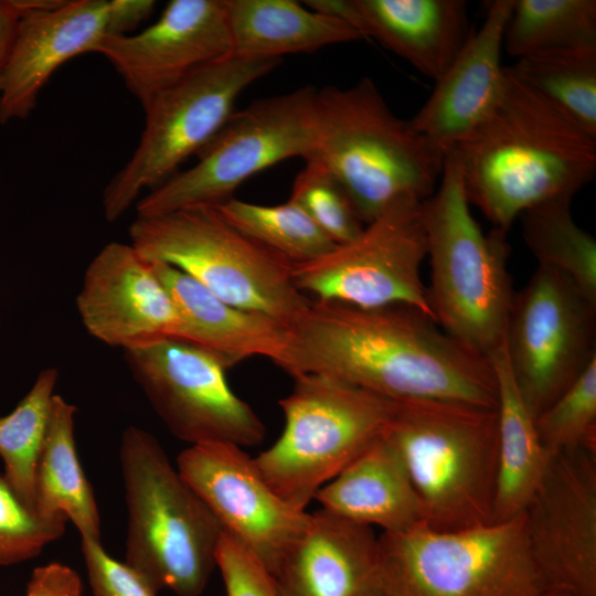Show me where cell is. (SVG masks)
<instances>
[{"label":"cell","instance_id":"1","mask_svg":"<svg viewBox=\"0 0 596 596\" xmlns=\"http://www.w3.org/2000/svg\"><path fill=\"white\" fill-rule=\"evenodd\" d=\"M280 369L332 376L394 402L441 401L497 408L488 358L402 304L361 308L311 300L288 327Z\"/></svg>","mask_w":596,"mask_h":596},{"label":"cell","instance_id":"2","mask_svg":"<svg viewBox=\"0 0 596 596\" xmlns=\"http://www.w3.org/2000/svg\"><path fill=\"white\" fill-rule=\"evenodd\" d=\"M451 151L469 203L504 232L534 205L572 200L596 172V136L511 66L489 113Z\"/></svg>","mask_w":596,"mask_h":596},{"label":"cell","instance_id":"3","mask_svg":"<svg viewBox=\"0 0 596 596\" xmlns=\"http://www.w3.org/2000/svg\"><path fill=\"white\" fill-rule=\"evenodd\" d=\"M383 436L405 468L422 522L438 531L493 523L497 408L441 401L394 402Z\"/></svg>","mask_w":596,"mask_h":596},{"label":"cell","instance_id":"4","mask_svg":"<svg viewBox=\"0 0 596 596\" xmlns=\"http://www.w3.org/2000/svg\"><path fill=\"white\" fill-rule=\"evenodd\" d=\"M430 279L427 298L435 322L488 358L503 341L514 290L508 269L507 232L483 233L467 199L454 151L440 183L422 202Z\"/></svg>","mask_w":596,"mask_h":596},{"label":"cell","instance_id":"5","mask_svg":"<svg viewBox=\"0 0 596 596\" xmlns=\"http://www.w3.org/2000/svg\"><path fill=\"white\" fill-rule=\"evenodd\" d=\"M309 159L338 179L364 224L400 198L426 200L444 164L409 120L390 109L370 77L348 88L317 91L316 143Z\"/></svg>","mask_w":596,"mask_h":596},{"label":"cell","instance_id":"6","mask_svg":"<svg viewBox=\"0 0 596 596\" xmlns=\"http://www.w3.org/2000/svg\"><path fill=\"white\" fill-rule=\"evenodd\" d=\"M119 458L128 515L125 563L157 593L199 596L216 566L221 525L148 432L127 427Z\"/></svg>","mask_w":596,"mask_h":596},{"label":"cell","instance_id":"7","mask_svg":"<svg viewBox=\"0 0 596 596\" xmlns=\"http://www.w3.org/2000/svg\"><path fill=\"white\" fill-rule=\"evenodd\" d=\"M128 233L147 262L170 265L223 301L287 328L311 304L296 287L291 264L235 228L215 206L137 215Z\"/></svg>","mask_w":596,"mask_h":596},{"label":"cell","instance_id":"8","mask_svg":"<svg viewBox=\"0 0 596 596\" xmlns=\"http://www.w3.org/2000/svg\"><path fill=\"white\" fill-rule=\"evenodd\" d=\"M377 596H541L523 512L501 522L438 531L418 522L377 536Z\"/></svg>","mask_w":596,"mask_h":596},{"label":"cell","instance_id":"9","mask_svg":"<svg viewBox=\"0 0 596 596\" xmlns=\"http://www.w3.org/2000/svg\"><path fill=\"white\" fill-rule=\"evenodd\" d=\"M294 380L291 392L278 402L283 433L253 458L270 488L306 511L326 483L382 436L394 401L328 375Z\"/></svg>","mask_w":596,"mask_h":596},{"label":"cell","instance_id":"10","mask_svg":"<svg viewBox=\"0 0 596 596\" xmlns=\"http://www.w3.org/2000/svg\"><path fill=\"white\" fill-rule=\"evenodd\" d=\"M279 64L276 58L231 54L152 95L142 105L145 127L136 150L104 189L106 220H118L141 191H151L175 174L224 126L241 93Z\"/></svg>","mask_w":596,"mask_h":596},{"label":"cell","instance_id":"11","mask_svg":"<svg viewBox=\"0 0 596 596\" xmlns=\"http://www.w3.org/2000/svg\"><path fill=\"white\" fill-rule=\"evenodd\" d=\"M317 91L306 85L234 111L196 153L194 166L138 201L137 215L215 206L233 198L252 175L289 158L309 159L316 143Z\"/></svg>","mask_w":596,"mask_h":596},{"label":"cell","instance_id":"12","mask_svg":"<svg viewBox=\"0 0 596 596\" xmlns=\"http://www.w3.org/2000/svg\"><path fill=\"white\" fill-rule=\"evenodd\" d=\"M422 202L400 198L354 240L315 259L292 264L296 287L318 301L361 308L408 305L434 320L421 277L427 254Z\"/></svg>","mask_w":596,"mask_h":596},{"label":"cell","instance_id":"13","mask_svg":"<svg viewBox=\"0 0 596 596\" xmlns=\"http://www.w3.org/2000/svg\"><path fill=\"white\" fill-rule=\"evenodd\" d=\"M504 343L517 389L535 419L596 359V304L560 272L538 266L514 294Z\"/></svg>","mask_w":596,"mask_h":596},{"label":"cell","instance_id":"14","mask_svg":"<svg viewBox=\"0 0 596 596\" xmlns=\"http://www.w3.org/2000/svg\"><path fill=\"white\" fill-rule=\"evenodd\" d=\"M134 380L168 429L191 445H259L266 428L230 387L223 363L179 338L124 351Z\"/></svg>","mask_w":596,"mask_h":596},{"label":"cell","instance_id":"15","mask_svg":"<svg viewBox=\"0 0 596 596\" xmlns=\"http://www.w3.org/2000/svg\"><path fill=\"white\" fill-rule=\"evenodd\" d=\"M177 469L212 512L222 531L249 551L274 575L304 532L309 513L284 501L242 447L191 445Z\"/></svg>","mask_w":596,"mask_h":596},{"label":"cell","instance_id":"16","mask_svg":"<svg viewBox=\"0 0 596 596\" xmlns=\"http://www.w3.org/2000/svg\"><path fill=\"white\" fill-rule=\"evenodd\" d=\"M522 512L528 546L547 589L596 596V451L551 455Z\"/></svg>","mask_w":596,"mask_h":596},{"label":"cell","instance_id":"17","mask_svg":"<svg viewBox=\"0 0 596 596\" xmlns=\"http://www.w3.org/2000/svg\"><path fill=\"white\" fill-rule=\"evenodd\" d=\"M96 53L143 105L193 70L232 54L224 0H172L137 34L105 36Z\"/></svg>","mask_w":596,"mask_h":596},{"label":"cell","instance_id":"18","mask_svg":"<svg viewBox=\"0 0 596 596\" xmlns=\"http://www.w3.org/2000/svg\"><path fill=\"white\" fill-rule=\"evenodd\" d=\"M76 307L86 331L124 351L178 338L180 317L167 289L131 244L110 242L88 264Z\"/></svg>","mask_w":596,"mask_h":596},{"label":"cell","instance_id":"19","mask_svg":"<svg viewBox=\"0 0 596 596\" xmlns=\"http://www.w3.org/2000/svg\"><path fill=\"white\" fill-rule=\"evenodd\" d=\"M11 53L0 84V124L25 119L53 73L95 52L106 36L107 0H21Z\"/></svg>","mask_w":596,"mask_h":596},{"label":"cell","instance_id":"20","mask_svg":"<svg viewBox=\"0 0 596 596\" xmlns=\"http://www.w3.org/2000/svg\"><path fill=\"white\" fill-rule=\"evenodd\" d=\"M514 0L487 2L480 28L467 42L416 115L413 129L444 161L486 117L498 98L504 67L501 64L503 33Z\"/></svg>","mask_w":596,"mask_h":596},{"label":"cell","instance_id":"21","mask_svg":"<svg viewBox=\"0 0 596 596\" xmlns=\"http://www.w3.org/2000/svg\"><path fill=\"white\" fill-rule=\"evenodd\" d=\"M318 11L371 36L435 82L472 30L464 0H319Z\"/></svg>","mask_w":596,"mask_h":596},{"label":"cell","instance_id":"22","mask_svg":"<svg viewBox=\"0 0 596 596\" xmlns=\"http://www.w3.org/2000/svg\"><path fill=\"white\" fill-rule=\"evenodd\" d=\"M377 562L372 526L320 509L273 577L279 596H377Z\"/></svg>","mask_w":596,"mask_h":596},{"label":"cell","instance_id":"23","mask_svg":"<svg viewBox=\"0 0 596 596\" xmlns=\"http://www.w3.org/2000/svg\"><path fill=\"white\" fill-rule=\"evenodd\" d=\"M151 264L178 310L179 339L211 352L226 370L252 356H265L280 368L288 348L286 326L223 301L170 265Z\"/></svg>","mask_w":596,"mask_h":596},{"label":"cell","instance_id":"24","mask_svg":"<svg viewBox=\"0 0 596 596\" xmlns=\"http://www.w3.org/2000/svg\"><path fill=\"white\" fill-rule=\"evenodd\" d=\"M321 509L345 520L401 532L422 521L421 508L397 454L382 436L315 496Z\"/></svg>","mask_w":596,"mask_h":596},{"label":"cell","instance_id":"25","mask_svg":"<svg viewBox=\"0 0 596 596\" xmlns=\"http://www.w3.org/2000/svg\"><path fill=\"white\" fill-rule=\"evenodd\" d=\"M224 1L235 56L280 60L362 39L348 22L292 0Z\"/></svg>","mask_w":596,"mask_h":596},{"label":"cell","instance_id":"26","mask_svg":"<svg viewBox=\"0 0 596 596\" xmlns=\"http://www.w3.org/2000/svg\"><path fill=\"white\" fill-rule=\"evenodd\" d=\"M498 385V476L493 522L520 514L539 487L551 455L514 383L504 339L488 356Z\"/></svg>","mask_w":596,"mask_h":596},{"label":"cell","instance_id":"27","mask_svg":"<svg viewBox=\"0 0 596 596\" xmlns=\"http://www.w3.org/2000/svg\"><path fill=\"white\" fill-rule=\"evenodd\" d=\"M77 408L54 394L35 475V508L45 517H64L82 538L100 541V519L93 488L81 466L75 437Z\"/></svg>","mask_w":596,"mask_h":596},{"label":"cell","instance_id":"28","mask_svg":"<svg viewBox=\"0 0 596 596\" xmlns=\"http://www.w3.org/2000/svg\"><path fill=\"white\" fill-rule=\"evenodd\" d=\"M572 200H552L520 214L523 240L538 266L566 276L596 304V240L571 213Z\"/></svg>","mask_w":596,"mask_h":596},{"label":"cell","instance_id":"29","mask_svg":"<svg viewBox=\"0 0 596 596\" xmlns=\"http://www.w3.org/2000/svg\"><path fill=\"white\" fill-rule=\"evenodd\" d=\"M596 45L595 0H514L503 47L517 58Z\"/></svg>","mask_w":596,"mask_h":596},{"label":"cell","instance_id":"30","mask_svg":"<svg viewBox=\"0 0 596 596\" xmlns=\"http://www.w3.org/2000/svg\"><path fill=\"white\" fill-rule=\"evenodd\" d=\"M57 380L55 368L42 370L15 408L0 417L3 476L20 499L35 512V475Z\"/></svg>","mask_w":596,"mask_h":596},{"label":"cell","instance_id":"31","mask_svg":"<svg viewBox=\"0 0 596 596\" xmlns=\"http://www.w3.org/2000/svg\"><path fill=\"white\" fill-rule=\"evenodd\" d=\"M511 68L596 136V45L530 54Z\"/></svg>","mask_w":596,"mask_h":596},{"label":"cell","instance_id":"32","mask_svg":"<svg viewBox=\"0 0 596 596\" xmlns=\"http://www.w3.org/2000/svg\"><path fill=\"white\" fill-rule=\"evenodd\" d=\"M215 207L235 228L291 265L315 259L337 245L290 201L262 205L231 198Z\"/></svg>","mask_w":596,"mask_h":596},{"label":"cell","instance_id":"33","mask_svg":"<svg viewBox=\"0 0 596 596\" xmlns=\"http://www.w3.org/2000/svg\"><path fill=\"white\" fill-rule=\"evenodd\" d=\"M535 427L550 455L566 449L596 451V359L535 418Z\"/></svg>","mask_w":596,"mask_h":596},{"label":"cell","instance_id":"34","mask_svg":"<svg viewBox=\"0 0 596 596\" xmlns=\"http://www.w3.org/2000/svg\"><path fill=\"white\" fill-rule=\"evenodd\" d=\"M305 162L288 201L299 206L337 245L354 240L365 224L349 194L320 161Z\"/></svg>","mask_w":596,"mask_h":596},{"label":"cell","instance_id":"35","mask_svg":"<svg viewBox=\"0 0 596 596\" xmlns=\"http://www.w3.org/2000/svg\"><path fill=\"white\" fill-rule=\"evenodd\" d=\"M66 522L29 508L0 473V566L35 557L63 535Z\"/></svg>","mask_w":596,"mask_h":596},{"label":"cell","instance_id":"36","mask_svg":"<svg viewBox=\"0 0 596 596\" xmlns=\"http://www.w3.org/2000/svg\"><path fill=\"white\" fill-rule=\"evenodd\" d=\"M215 560L223 577L226 596H279L268 570L223 531Z\"/></svg>","mask_w":596,"mask_h":596},{"label":"cell","instance_id":"37","mask_svg":"<svg viewBox=\"0 0 596 596\" xmlns=\"http://www.w3.org/2000/svg\"><path fill=\"white\" fill-rule=\"evenodd\" d=\"M82 552L94 596L157 595L137 571L107 554L100 541L82 538Z\"/></svg>","mask_w":596,"mask_h":596},{"label":"cell","instance_id":"38","mask_svg":"<svg viewBox=\"0 0 596 596\" xmlns=\"http://www.w3.org/2000/svg\"><path fill=\"white\" fill-rule=\"evenodd\" d=\"M25 596H82V581L70 566L47 563L32 572Z\"/></svg>","mask_w":596,"mask_h":596},{"label":"cell","instance_id":"39","mask_svg":"<svg viewBox=\"0 0 596 596\" xmlns=\"http://www.w3.org/2000/svg\"><path fill=\"white\" fill-rule=\"evenodd\" d=\"M152 0H108L106 36H124L132 32L153 12Z\"/></svg>","mask_w":596,"mask_h":596},{"label":"cell","instance_id":"40","mask_svg":"<svg viewBox=\"0 0 596 596\" xmlns=\"http://www.w3.org/2000/svg\"><path fill=\"white\" fill-rule=\"evenodd\" d=\"M22 13L21 0H0V84Z\"/></svg>","mask_w":596,"mask_h":596},{"label":"cell","instance_id":"41","mask_svg":"<svg viewBox=\"0 0 596 596\" xmlns=\"http://www.w3.org/2000/svg\"><path fill=\"white\" fill-rule=\"evenodd\" d=\"M541 596H573L566 592L557 590V589H547L544 592Z\"/></svg>","mask_w":596,"mask_h":596}]
</instances>
